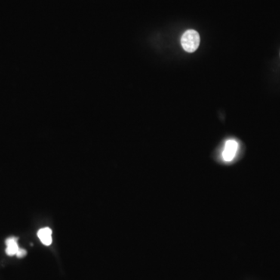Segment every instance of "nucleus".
<instances>
[{
    "instance_id": "f257e3e1",
    "label": "nucleus",
    "mask_w": 280,
    "mask_h": 280,
    "mask_svg": "<svg viewBox=\"0 0 280 280\" xmlns=\"http://www.w3.org/2000/svg\"><path fill=\"white\" fill-rule=\"evenodd\" d=\"M182 47L187 53L196 51L200 44V36L195 30H188L182 35L181 39Z\"/></svg>"
},
{
    "instance_id": "f03ea898",
    "label": "nucleus",
    "mask_w": 280,
    "mask_h": 280,
    "mask_svg": "<svg viewBox=\"0 0 280 280\" xmlns=\"http://www.w3.org/2000/svg\"><path fill=\"white\" fill-rule=\"evenodd\" d=\"M238 149V143L235 139H229L225 143L224 149L223 151V159L226 162L232 161L234 158H235L237 151Z\"/></svg>"
},
{
    "instance_id": "7ed1b4c3",
    "label": "nucleus",
    "mask_w": 280,
    "mask_h": 280,
    "mask_svg": "<svg viewBox=\"0 0 280 280\" xmlns=\"http://www.w3.org/2000/svg\"><path fill=\"white\" fill-rule=\"evenodd\" d=\"M53 231L50 228L44 227L40 229L38 232V237L43 244L46 246L51 245L53 243Z\"/></svg>"
},
{
    "instance_id": "20e7f679",
    "label": "nucleus",
    "mask_w": 280,
    "mask_h": 280,
    "mask_svg": "<svg viewBox=\"0 0 280 280\" xmlns=\"http://www.w3.org/2000/svg\"><path fill=\"white\" fill-rule=\"evenodd\" d=\"M6 244H7L6 253L9 256H16L17 251H19V249H20L18 244H17V238H15V237L7 238V241H6Z\"/></svg>"
},
{
    "instance_id": "39448f33",
    "label": "nucleus",
    "mask_w": 280,
    "mask_h": 280,
    "mask_svg": "<svg viewBox=\"0 0 280 280\" xmlns=\"http://www.w3.org/2000/svg\"><path fill=\"white\" fill-rule=\"evenodd\" d=\"M27 254V251L26 250H24V249L23 248H20L19 249V251H17V258H23Z\"/></svg>"
}]
</instances>
